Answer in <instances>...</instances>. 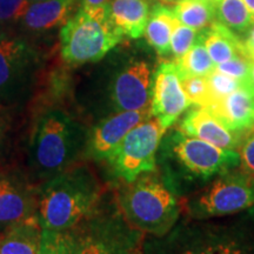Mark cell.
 Here are the masks:
<instances>
[{
	"mask_svg": "<svg viewBox=\"0 0 254 254\" xmlns=\"http://www.w3.org/2000/svg\"><path fill=\"white\" fill-rule=\"evenodd\" d=\"M79 123L59 109L47 110L37 119L30 146V161L37 174L52 178L67 170L86 144Z\"/></svg>",
	"mask_w": 254,
	"mask_h": 254,
	"instance_id": "5b68a950",
	"label": "cell"
},
{
	"mask_svg": "<svg viewBox=\"0 0 254 254\" xmlns=\"http://www.w3.org/2000/svg\"><path fill=\"white\" fill-rule=\"evenodd\" d=\"M30 6V0H0V23L19 20L24 17Z\"/></svg>",
	"mask_w": 254,
	"mask_h": 254,
	"instance_id": "f546056e",
	"label": "cell"
},
{
	"mask_svg": "<svg viewBox=\"0 0 254 254\" xmlns=\"http://www.w3.org/2000/svg\"><path fill=\"white\" fill-rule=\"evenodd\" d=\"M199 32L195 28L186 26L178 21L171 38V56L173 57V62L180 60L189 52V50L198 39Z\"/></svg>",
	"mask_w": 254,
	"mask_h": 254,
	"instance_id": "4316f807",
	"label": "cell"
},
{
	"mask_svg": "<svg viewBox=\"0 0 254 254\" xmlns=\"http://www.w3.org/2000/svg\"><path fill=\"white\" fill-rule=\"evenodd\" d=\"M251 65L252 60L246 56H237L227 62L215 65V69L240 81H249Z\"/></svg>",
	"mask_w": 254,
	"mask_h": 254,
	"instance_id": "f1b7e54d",
	"label": "cell"
},
{
	"mask_svg": "<svg viewBox=\"0 0 254 254\" xmlns=\"http://www.w3.org/2000/svg\"><path fill=\"white\" fill-rule=\"evenodd\" d=\"M37 66V53L18 38L0 39V103L18 99L31 82Z\"/></svg>",
	"mask_w": 254,
	"mask_h": 254,
	"instance_id": "8fae6325",
	"label": "cell"
},
{
	"mask_svg": "<svg viewBox=\"0 0 254 254\" xmlns=\"http://www.w3.org/2000/svg\"><path fill=\"white\" fill-rule=\"evenodd\" d=\"M150 12L146 0H113L109 5V15L114 27L129 39H138L144 34Z\"/></svg>",
	"mask_w": 254,
	"mask_h": 254,
	"instance_id": "ac0fdd59",
	"label": "cell"
},
{
	"mask_svg": "<svg viewBox=\"0 0 254 254\" xmlns=\"http://www.w3.org/2000/svg\"><path fill=\"white\" fill-rule=\"evenodd\" d=\"M142 236L123 213L98 215L74 233V254H140Z\"/></svg>",
	"mask_w": 254,
	"mask_h": 254,
	"instance_id": "9c48e42d",
	"label": "cell"
},
{
	"mask_svg": "<svg viewBox=\"0 0 254 254\" xmlns=\"http://www.w3.org/2000/svg\"><path fill=\"white\" fill-rule=\"evenodd\" d=\"M142 254H254V206L225 217L184 218L163 237H152Z\"/></svg>",
	"mask_w": 254,
	"mask_h": 254,
	"instance_id": "6da1fadb",
	"label": "cell"
},
{
	"mask_svg": "<svg viewBox=\"0 0 254 254\" xmlns=\"http://www.w3.org/2000/svg\"><path fill=\"white\" fill-rule=\"evenodd\" d=\"M37 206L26 182L13 173L0 172V227L32 217Z\"/></svg>",
	"mask_w": 254,
	"mask_h": 254,
	"instance_id": "9a60e30c",
	"label": "cell"
},
{
	"mask_svg": "<svg viewBox=\"0 0 254 254\" xmlns=\"http://www.w3.org/2000/svg\"><path fill=\"white\" fill-rule=\"evenodd\" d=\"M239 166V151L220 148L178 128L165 133L159 146V172L180 199Z\"/></svg>",
	"mask_w": 254,
	"mask_h": 254,
	"instance_id": "7a4b0ae2",
	"label": "cell"
},
{
	"mask_svg": "<svg viewBox=\"0 0 254 254\" xmlns=\"http://www.w3.org/2000/svg\"><path fill=\"white\" fill-rule=\"evenodd\" d=\"M154 72L144 59H133L125 64L110 84L112 113L150 109Z\"/></svg>",
	"mask_w": 254,
	"mask_h": 254,
	"instance_id": "30bf717a",
	"label": "cell"
},
{
	"mask_svg": "<svg viewBox=\"0 0 254 254\" xmlns=\"http://www.w3.org/2000/svg\"><path fill=\"white\" fill-rule=\"evenodd\" d=\"M206 79H207L209 92L208 107H211L212 105L225 99L232 92L238 90L244 82L238 80L236 78H232L230 75L225 74V73L219 72L218 69H214L211 74L206 77ZM208 107H206V109H208Z\"/></svg>",
	"mask_w": 254,
	"mask_h": 254,
	"instance_id": "484cf974",
	"label": "cell"
},
{
	"mask_svg": "<svg viewBox=\"0 0 254 254\" xmlns=\"http://www.w3.org/2000/svg\"><path fill=\"white\" fill-rule=\"evenodd\" d=\"M31 4H33V2H40V1H45V0H30Z\"/></svg>",
	"mask_w": 254,
	"mask_h": 254,
	"instance_id": "8d00e7d4",
	"label": "cell"
},
{
	"mask_svg": "<svg viewBox=\"0 0 254 254\" xmlns=\"http://www.w3.org/2000/svg\"><path fill=\"white\" fill-rule=\"evenodd\" d=\"M165 133L153 116L132 128L106 160L113 173L129 184L141 174L157 170L159 146Z\"/></svg>",
	"mask_w": 254,
	"mask_h": 254,
	"instance_id": "ba28073f",
	"label": "cell"
},
{
	"mask_svg": "<svg viewBox=\"0 0 254 254\" xmlns=\"http://www.w3.org/2000/svg\"><path fill=\"white\" fill-rule=\"evenodd\" d=\"M178 21L173 7L155 5L151 9L144 34L159 57L165 58L171 55V38Z\"/></svg>",
	"mask_w": 254,
	"mask_h": 254,
	"instance_id": "44dd1931",
	"label": "cell"
},
{
	"mask_svg": "<svg viewBox=\"0 0 254 254\" xmlns=\"http://www.w3.org/2000/svg\"><path fill=\"white\" fill-rule=\"evenodd\" d=\"M177 128L187 135L226 150H239L245 136L231 131L211 110L199 106L186 112Z\"/></svg>",
	"mask_w": 254,
	"mask_h": 254,
	"instance_id": "5bb4252c",
	"label": "cell"
},
{
	"mask_svg": "<svg viewBox=\"0 0 254 254\" xmlns=\"http://www.w3.org/2000/svg\"><path fill=\"white\" fill-rule=\"evenodd\" d=\"M74 233L69 231L43 230L38 254H74Z\"/></svg>",
	"mask_w": 254,
	"mask_h": 254,
	"instance_id": "d4e9b609",
	"label": "cell"
},
{
	"mask_svg": "<svg viewBox=\"0 0 254 254\" xmlns=\"http://www.w3.org/2000/svg\"><path fill=\"white\" fill-rule=\"evenodd\" d=\"M200 32L206 50L215 65L227 62L237 56H246L241 37L219 21L215 20Z\"/></svg>",
	"mask_w": 254,
	"mask_h": 254,
	"instance_id": "ffe728a7",
	"label": "cell"
},
{
	"mask_svg": "<svg viewBox=\"0 0 254 254\" xmlns=\"http://www.w3.org/2000/svg\"><path fill=\"white\" fill-rule=\"evenodd\" d=\"M164 1H167V2H172V1H179V0H164Z\"/></svg>",
	"mask_w": 254,
	"mask_h": 254,
	"instance_id": "74e56055",
	"label": "cell"
},
{
	"mask_svg": "<svg viewBox=\"0 0 254 254\" xmlns=\"http://www.w3.org/2000/svg\"><path fill=\"white\" fill-rule=\"evenodd\" d=\"M0 39H1V38H0Z\"/></svg>",
	"mask_w": 254,
	"mask_h": 254,
	"instance_id": "ab89813d",
	"label": "cell"
},
{
	"mask_svg": "<svg viewBox=\"0 0 254 254\" xmlns=\"http://www.w3.org/2000/svg\"><path fill=\"white\" fill-rule=\"evenodd\" d=\"M214 4L204 0H179L173 11L183 25L201 31L215 21Z\"/></svg>",
	"mask_w": 254,
	"mask_h": 254,
	"instance_id": "7402d4cb",
	"label": "cell"
},
{
	"mask_svg": "<svg viewBox=\"0 0 254 254\" xmlns=\"http://www.w3.org/2000/svg\"><path fill=\"white\" fill-rule=\"evenodd\" d=\"M215 20L237 34H244L254 24L244 0H217Z\"/></svg>",
	"mask_w": 254,
	"mask_h": 254,
	"instance_id": "603a6c76",
	"label": "cell"
},
{
	"mask_svg": "<svg viewBox=\"0 0 254 254\" xmlns=\"http://www.w3.org/2000/svg\"><path fill=\"white\" fill-rule=\"evenodd\" d=\"M99 198V185L88 168H67L41 187L37 217L43 230L69 231L93 214Z\"/></svg>",
	"mask_w": 254,
	"mask_h": 254,
	"instance_id": "3957f363",
	"label": "cell"
},
{
	"mask_svg": "<svg viewBox=\"0 0 254 254\" xmlns=\"http://www.w3.org/2000/svg\"><path fill=\"white\" fill-rule=\"evenodd\" d=\"M240 167L254 178V129L247 132L239 147Z\"/></svg>",
	"mask_w": 254,
	"mask_h": 254,
	"instance_id": "4dcf8cb0",
	"label": "cell"
},
{
	"mask_svg": "<svg viewBox=\"0 0 254 254\" xmlns=\"http://www.w3.org/2000/svg\"><path fill=\"white\" fill-rule=\"evenodd\" d=\"M183 90L192 105L199 107H208L209 92L206 77L186 75L180 77Z\"/></svg>",
	"mask_w": 254,
	"mask_h": 254,
	"instance_id": "83f0119b",
	"label": "cell"
},
{
	"mask_svg": "<svg viewBox=\"0 0 254 254\" xmlns=\"http://www.w3.org/2000/svg\"><path fill=\"white\" fill-rule=\"evenodd\" d=\"M244 2H245L247 9L250 11V14L251 17H252V20L254 23V0H244Z\"/></svg>",
	"mask_w": 254,
	"mask_h": 254,
	"instance_id": "e575fe53",
	"label": "cell"
},
{
	"mask_svg": "<svg viewBox=\"0 0 254 254\" xmlns=\"http://www.w3.org/2000/svg\"><path fill=\"white\" fill-rule=\"evenodd\" d=\"M192 106L180 82L177 64L161 62L154 72L152 87L151 113L167 132L180 117Z\"/></svg>",
	"mask_w": 254,
	"mask_h": 254,
	"instance_id": "7c38bea8",
	"label": "cell"
},
{
	"mask_svg": "<svg viewBox=\"0 0 254 254\" xmlns=\"http://www.w3.org/2000/svg\"><path fill=\"white\" fill-rule=\"evenodd\" d=\"M244 41V47H245L246 56L252 60H254V25L251 26V28L247 31V36Z\"/></svg>",
	"mask_w": 254,
	"mask_h": 254,
	"instance_id": "d6a6232c",
	"label": "cell"
},
{
	"mask_svg": "<svg viewBox=\"0 0 254 254\" xmlns=\"http://www.w3.org/2000/svg\"><path fill=\"white\" fill-rule=\"evenodd\" d=\"M174 63L177 64L179 69L180 77H186V75L207 77L215 69V64L206 50L201 32H199L198 39L189 50V52L182 59Z\"/></svg>",
	"mask_w": 254,
	"mask_h": 254,
	"instance_id": "cb8c5ba5",
	"label": "cell"
},
{
	"mask_svg": "<svg viewBox=\"0 0 254 254\" xmlns=\"http://www.w3.org/2000/svg\"><path fill=\"white\" fill-rule=\"evenodd\" d=\"M78 5L80 6V0H45L33 2L21 20L28 31L45 32L65 25L74 14Z\"/></svg>",
	"mask_w": 254,
	"mask_h": 254,
	"instance_id": "e0dca14e",
	"label": "cell"
},
{
	"mask_svg": "<svg viewBox=\"0 0 254 254\" xmlns=\"http://www.w3.org/2000/svg\"><path fill=\"white\" fill-rule=\"evenodd\" d=\"M109 4V0H80V7L85 11H94V9L106 7Z\"/></svg>",
	"mask_w": 254,
	"mask_h": 254,
	"instance_id": "836d02e7",
	"label": "cell"
},
{
	"mask_svg": "<svg viewBox=\"0 0 254 254\" xmlns=\"http://www.w3.org/2000/svg\"><path fill=\"white\" fill-rule=\"evenodd\" d=\"M249 81L254 86V60L252 62V65H251V72H250Z\"/></svg>",
	"mask_w": 254,
	"mask_h": 254,
	"instance_id": "d590c367",
	"label": "cell"
},
{
	"mask_svg": "<svg viewBox=\"0 0 254 254\" xmlns=\"http://www.w3.org/2000/svg\"><path fill=\"white\" fill-rule=\"evenodd\" d=\"M109 5L94 11L79 6L77 13L63 25L60 51L64 62L69 65L97 63L122 41L123 36L110 19Z\"/></svg>",
	"mask_w": 254,
	"mask_h": 254,
	"instance_id": "8992f818",
	"label": "cell"
},
{
	"mask_svg": "<svg viewBox=\"0 0 254 254\" xmlns=\"http://www.w3.org/2000/svg\"><path fill=\"white\" fill-rule=\"evenodd\" d=\"M231 131L246 134L254 129V86L244 81L225 99L208 107Z\"/></svg>",
	"mask_w": 254,
	"mask_h": 254,
	"instance_id": "2e32d148",
	"label": "cell"
},
{
	"mask_svg": "<svg viewBox=\"0 0 254 254\" xmlns=\"http://www.w3.org/2000/svg\"><path fill=\"white\" fill-rule=\"evenodd\" d=\"M9 126V114L5 104L0 103V146L4 141Z\"/></svg>",
	"mask_w": 254,
	"mask_h": 254,
	"instance_id": "1f68e13d",
	"label": "cell"
},
{
	"mask_svg": "<svg viewBox=\"0 0 254 254\" xmlns=\"http://www.w3.org/2000/svg\"><path fill=\"white\" fill-rule=\"evenodd\" d=\"M150 117H152L151 107L111 113L101 119L87 134L85 153L95 160H107L127 133Z\"/></svg>",
	"mask_w": 254,
	"mask_h": 254,
	"instance_id": "4fadbf2b",
	"label": "cell"
},
{
	"mask_svg": "<svg viewBox=\"0 0 254 254\" xmlns=\"http://www.w3.org/2000/svg\"><path fill=\"white\" fill-rule=\"evenodd\" d=\"M254 206V178L240 166L214 178L201 190L182 199L186 218L225 217Z\"/></svg>",
	"mask_w": 254,
	"mask_h": 254,
	"instance_id": "52a82bcc",
	"label": "cell"
},
{
	"mask_svg": "<svg viewBox=\"0 0 254 254\" xmlns=\"http://www.w3.org/2000/svg\"><path fill=\"white\" fill-rule=\"evenodd\" d=\"M124 218L135 230L152 237H163L179 221L182 199L159 170L141 174L127 184L119 196Z\"/></svg>",
	"mask_w": 254,
	"mask_h": 254,
	"instance_id": "277c9868",
	"label": "cell"
},
{
	"mask_svg": "<svg viewBox=\"0 0 254 254\" xmlns=\"http://www.w3.org/2000/svg\"><path fill=\"white\" fill-rule=\"evenodd\" d=\"M41 232L37 214L9 225L0 233V254H38Z\"/></svg>",
	"mask_w": 254,
	"mask_h": 254,
	"instance_id": "d6986e66",
	"label": "cell"
},
{
	"mask_svg": "<svg viewBox=\"0 0 254 254\" xmlns=\"http://www.w3.org/2000/svg\"><path fill=\"white\" fill-rule=\"evenodd\" d=\"M204 1H209V2H215L217 0H204Z\"/></svg>",
	"mask_w": 254,
	"mask_h": 254,
	"instance_id": "f35d334b",
	"label": "cell"
}]
</instances>
